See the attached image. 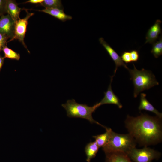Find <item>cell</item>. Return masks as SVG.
<instances>
[{"label":"cell","instance_id":"cell-12","mask_svg":"<svg viewBox=\"0 0 162 162\" xmlns=\"http://www.w3.org/2000/svg\"><path fill=\"white\" fill-rule=\"evenodd\" d=\"M106 154L105 162H132L127 154L124 153L114 152Z\"/></svg>","mask_w":162,"mask_h":162},{"label":"cell","instance_id":"cell-8","mask_svg":"<svg viewBox=\"0 0 162 162\" xmlns=\"http://www.w3.org/2000/svg\"><path fill=\"white\" fill-rule=\"evenodd\" d=\"M99 40L100 43L104 48L111 58L115 63L116 68L114 71V75L112 76L113 77L115 76L118 67L122 66L127 70L128 69L127 65L122 60L121 57L119 56L116 51L104 40V38L101 37L99 38Z\"/></svg>","mask_w":162,"mask_h":162},{"label":"cell","instance_id":"cell-5","mask_svg":"<svg viewBox=\"0 0 162 162\" xmlns=\"http://www.w3.org/2000/svg\"><path fill=\"white\" fill-rule=\"evenodd\" d=\"M127 154L134 162H152L154 159H158L161 156L159 152L147 146L142 149L135 147Z\"/></svg>","mask_w":162,"mask_h":162},{"label":"cell","instance_id":"cell-17","mask_svg":"<svg viewBox=\"0 0 162 162\" xmlns=\"http://www.w3.org/2000/svg\"><path fill=\"white\" fill-rule=\"evenodd\" d=\"M40 4L45 8H58L63 10L61 0H44Z\"/></svg>","mask_w":162,"mask_h":162},{"label":"cell","instance_id":"cell-19","mask_svg":"<svg viewBox=\"0 0 162 162\" xmlns=\"http://www.w3.org/2000/svg\"><path fill=\"white\" fill-rule=\"evenodd\" d=\"M4 54V58H8L12 59L19 60L20 58L19 54L18 53L5 46L3 48Z\"/></svg>","mask_w":162,"mask_h":162},{"label":"cell","instance_id":"cell-15","mask_svg":"<svg viewBox=\"0 0 162 162\" xmlns=\"http://www.w3.org/2000/svg\"><path fill=\"white\" fill-rule=\"evenodd\" d=\"M99 148L95 141L90 142L86 145L85 151L87 157L86 160L87 162H90L96 156Z\"/></svg>","mask_w":162,"mask_h":162},{"label":"cell","instance_id":"cell-4","mask_svg":"<svg viewBox=\"0 0 162 162\" xmlns=\"http://www.w3.org/2000/svg\"><path fill=\"white\" fill-rule=\"evenodd\" d=\"M134 69L128 70L133 81L134 86V95L136 98L141 92L148 90L154 86L158 85L159 82L156 80L155 76L152 72L142 68L141 70H137L134 64Z\"/></svg>","mask_w":162,"mask_h":162},{"label":"cell","instance_id":"cell-22","mask_svg":"<svg viewBox=\"0 0 162 162\" xmlns=\"http://www.w3.org/2000/svg\"><path fill=\"white\" fill-rule=\"evenodd\" d=\"M132 62H136L139 58V55L137 51L135 50L130 51Z\"/></svg>","mask_w":162,"mask_h":162},{"label":"cell","instance_id":"cell-7","mask_svg":"<svg viewBox=\"0 0 162 162\" xmlns=\"http://www.w3.org/2000/svg\"><path fill=\"white\" fill-rule=\"evenodd\" d=\"M15 22L8 14L0 18V33L12 39L14 36Z\"/></svg>","mask_w":162,"mask_h":162},{"label":"cell","instance_id":"cell-2","mask_svg":"<svg viewBox=\"0 0 162 162\" xmlns=\"http://www.w3.org/2000/svg\"><path fill=\"white\" fill-rule=\"evenodd\" d=\"M62 106L66 110L68 117L86 119L92 124L96 123L105 129L107 128L94 120L93 118L92 113L100 106L98 103L92 106H89L86 104L78 103L74 99H72L68 100L66 103L62 104Z\"/></svg>","mask_w":162,"mask_h":162},{"label":"cell","instance_id":"cell-13","mask_svg":"<svg viewBox=\"0 0 162 162\" xmlns=\"http://www.w3.org/2000/svg\"><path fill=\"white\" fill-rule=\"evenodd\" d=\"M146 94L141 93L140 94V101L138 107L140 111L145 110L152 112L155 113L157 116L161 118L162 114L154 106L148 101L146 98Z\"/></svg>","mask_w":162,"mask_h":162},{"label":"cell","instance_id":"cell-11","mask_svg":"<svg viewBox=\"0 0 162 162\" xmlns=\"http://www.w3.org/2000/svg\"><path fill=\"white\" fill-rule=\"evenodd\" d=\"M39 11L48 14L64 22L68 20L72 19V17L66 14L64 12L63 10L58 8H45Z\"/></svg>","mask_w":162,"mask_h":162},{"label":"cell","instance_id":"cell-1","mask_svg":"<svg viewBox=\"0 0 162 162\" xmlns=\"http://www.w3.org/2000/svg\"><path fill=\"white\" fill-rule=\"evenodd\" d=\"M161 119L141 114L136 117L128 115L125 121L126 127L139 144L145 146L160 142L162 131Z\"/></svg>","mask_w":162,"mask_h":162},{"label":"cell","instance_id":"cell-21","mask_svg":"<svg viewBox=\"0 0 162 162\" xmlns=\"http://www.w3.org/2000/svg\"><path fill=\"white\" fill-rule=\"evenodd\" d=\"M8 37L5 35L0 33V51L5 46Z\"/></svg>","mask_w":162,"mask_h":162},{"label":"cell","instance_id":"cell-6","mask_svg":"<svg viewBox=\"0 0 162 162\" xmlns=\"http://www.w3.org/2000/svg\"><path fill=\"white\" fill-rule=\"evenodd\" d=\"M34 14V13L27 11L26 16L23 18L19 19L15 22L14 36L9 41L14 39H17L22 43L24 46L28 50L27 46L24 42V38L27 30L28 21L29 18Z\"/></svg>","mask_w":162,"mask_h":162},{"label":"cell","instance_id":"cell-25","mask_svg":"<svg viewBox=\"0 0 162 162\" xmlns=\"http://www.w3.org/2000/svg\"><path fill=\"white\" fill-rule=\"evenodd\" d=\"M4 58L0 56V72L4 62Z\"/></svg>","mask_w":162,"mask_h":162},{"label":"cell","instance_id":"cell-18","mask_svg":"<svg viewBox=\"0 0 162 162\" xmlns=\"http://www.w3.org/2000/svg\"><path fill=\"white\" fill-rule=\"evenodd\" d=\"M151 52L155 58H158L162 54V37L160 36L159 40L153 43Z\"/></svg>","mask_w":162,"mask_h":162},{"label":"cell","instance_id":"cell-20","mask_svg":"<svg viewBox=\"0 0 162 162\" xmlns=\"http://www.w3.org/2000/svg\"><path fill=\"white\" fill-rule=\"evenodd\" d=\"M121 57L122 61L126 64L132 62L130 51L124 52L122 54Z\"/></svg>","mask_w":162,"mask_h":162},{"label":"cell","instance_id":"cell-3","mask_svg":"<svg viewBox=\"0 0 162 162\" xmlns=\"http://www.w3.org/2000/svg\"><path fill=\"white\" fill-rule=\"evenodd\" d=\"M136 141L129 133L121 134L112 131L108 142L103 147L105 154L112 152H119L127 154L136 147Z\"/></svg>","mask_w":162,"mask_h":162},{"label":"cell","instance_id":"cell-9","mask_svg":"<svg viewBox=\"0 0 162 162\" xmlns=\"http://www.w3.org/2000/svg\"><path fill=\"white\" fill-rule=\"evenodd\" d=\"M113 76L111 77V81L107 90L104 92V96L101 100L98 103L100 106L106 104H112L117 105L119 108L122 107L118 97L114 94L112 90L111 83L113 80Z\"/></svg>","mask_w":162,"mask_h":162},{"label":"cell","instance_id":"cell-14","mask_svg":"<svg viewBox=\"0 0 162 162\" xmlns=\"http://www.w3.org/2000/svg\"><path fill=\"white\" fill-rule=\"evenodd\" d=\"M6 9L8 14L15 22L20 18L19 15L22 9L19 7L15 1H7Z\"/></svg>","mask_w":162,"mask_h":162},{"label":"cell","instance_id":"cell-24","mask_svg":"<svg viewBox=\"0 0 162 162\" xmlns=\"http://www.w3.org/2000/svg\"><path fill=\"white\" fill-rule=\"evenodd\" d=\"M43 1L44 0H29L25 2V3H30L34 4H41Z\"/></svg>","mask_w":162,"mask_h":162},{"label":"cell","instance_id":"cell-23","mask_svg":"<svg viewBox=\"0 0 162 162\" xmlns=\"http://www.w3.org/2000/svg\"><path fill=\"white\" fill-rule=\"evenodd\" d=\"M6 3L7 1L0 0V11L3 9H6Z\"/></svg>","mask_w":162,"mask_h":162},{"label":"cell","instance_id":"cell-10","mask_svg":"<svg viewBox=\"0 0 162 162\" xmlns=\"http://www.w3.org/2000/svg\"><path fill=\"white\" fill-rule=\"evenodd\" d=\"M161 22L160 20H157L154 24L149 29L146 34V40L145 44L147 43H153L158 38L159 34H161L160 26Z\"/></svg>","mask_w":162,"mask_h":162},{"label":"cell","instance_id":"cell-16","mask_svg":"<svg viewBox=\"0 0 162 162\" xmlns=\"http://www.w3.org/2000/svg\"><path fill=\"white\" fill-rule=\"evenodd\" d=\"M105 129L106 132L104 133L93 136L99 148L104 147L108 142L111 136L112 130L108 128Z\"/></svg>","mask_w":162,"mask_h":162}]
</instances>
